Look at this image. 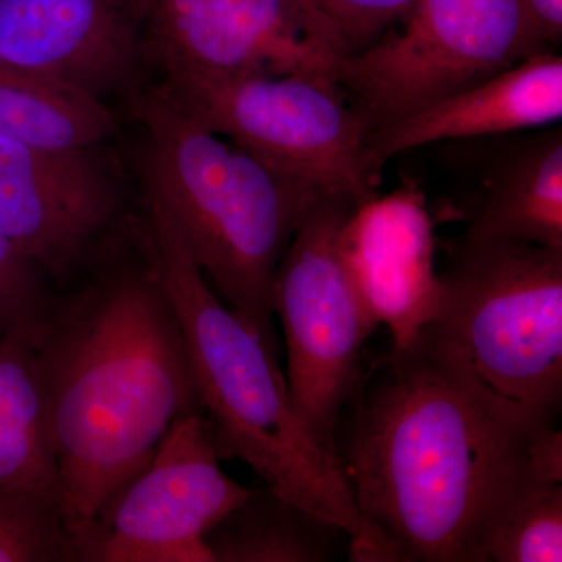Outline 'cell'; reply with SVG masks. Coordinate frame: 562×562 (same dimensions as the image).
<instances>
[{"mask_svg": "<svg viewBox=\"0 0 562 562\" xmlns=\"http://www.w3.org/2000/svg\"><path fill=\"white\" fill-rule=\"evenodd\" d=\"M151 81L211 132L266 165L355 206L379 198L380 173L364 155L368 125L338 81L294 74H184Z\"/></svg>", "mask_w": 562, "mask_h": 562, "instance_id": "8992f818", "label": "cell"}, {"mask_svg": "<svg viewBox=\"0 0 562 562\" xmlns=\"http://www.w3.org/2000/svg\"><path fill=\"white\" fill-rule=\"evenodd\" d=\"M40 325V324H38ZM35 327L0 341V486H57Z\"/></svg>", "mask_w": 562, "mask_h": 562, "instance_id": "ac0fdd59", "label": "cell"}, {"mask_svg": "<svg viewBox=\"0 0 562 562\" xmlns=\"http://www.w3.org/2000/svg\"><path fill=\"white\" fill-rule=\"evenodd\" d=\"M125 106L140 133V184L160 199L221 301L277 351L273 276L299 225L327 194L211 132L155 81Z\"/></svg>", "mask_w": 562, "mask_h": 562, "instance_id": "277c9868", "label": "cell"}, {"mask_svg": "<svg viewBox=\"0 0 562 562\" xmlns=\"http://www.w3.org/2000/svg\"><path fill=\"white\" fill-rule=\"evenodd\" d=\"M149 0H0V65L69 85L98 101L147 81Z\"/></svg>", "mask_w": 562, "mask_h": 562, "instance_id": "7c38bea8", "label": "cell"}, {"mask_svg": "<svg viewBox=\"0 0 562 562\" xmlns=\"http://www.w3.org/2000/svg\"><path fill=\"white\" fill-rule=\"evenodd\" d=\"M202 408L173 422L143 471L72 536L79 562H210L203 538L249 495L222 471Z\"/></svg>", "mask_w": 562, "mask_h": 562, "instance_id": "9c48e42d", "label": "cell"}, {"mask_svg": "<svg viewBox=\"0 0 562 562\" xmlns=\"http://www.w3.org/2000/svg\"><path fill=\"white\" fill-rule=\"evenodd\" d=\"M127 235L36 330L70 538L146 468L173 422L201 408L180 322L132 227L122 247Z\"/></svg>", "mask_w": 562, "mask_h": 562, "instance_id": "7a4b0ae2", "label": "cell"}, {"mask_svg": "<svg viewBox=\"0 0 562 562\" xmlns=\"http://www.w3.org/2000/svg\"><path fill=\"white\" fill-rule=\"evenodd\" d=\"M147 74L310 76L338 81L347 52L306 0H149Z\"/></svg>", "mask_w": 562, "mask_h": 562, "instance_id": "8fae6325", "label": "cell"}, {"mask_svg": "<svg viewBox=\"0 0 562 562\" xmlns=\"http://www.w3.org/2000/svg\"><path fill=\"white\" fill-rule=\"evenodd\" d=\"M203 546L210 562H330L349 560L350 536L266 486L250 490Z\"/></svg>", "mask_w": 562, "mask_h": 562, "instance_id": "2e32d148", "label": "cell"}, {"mask_svg": "<svg viewBox=\"0 0 562 562\" xmlns=\"http://www.w3.org/2000/svg\"><path fill=\"white\" fill-rule=\"evenodd\" d=\"M341 40L347 55L375 43L417 0H306Z\"/></svg>", "mask_w": 562, "mask_h": 562, "instance_id": "7402d4cb", "label": "cell"}, {"mask_svg": "<svg viewBox=\"0 0 562 562\" xmlns=\"http://www.w3.org/2000/svg\"><path fill=\"white\" fill-rule=\"evenodd\" d=\"M487 561H562V482L539 479L524 487L492 532Z\"/></svg>", "mask_w": 562, "mask_h": 562, "instance_id": "ffe728a7", "label": "cell"}, {"mask_svg": "<svg viewBox=\"0 0 562 562\" xmlns=\"http://www.w3.org/2000/svg\"><path fill=\"white\" fill-rule=\"evenodd\" d=\"M132 233L180 322L220 457L246 462L269 490L344 528L349 561H394L358 512L338 457L314 439L292 406L277 351L217 297L165 205L143 184Z\"/></svg>", "mask_w": 562, "mask_h": 562, "instance_id": "3957f363", "label": "cell"}, {"mask_svg": "<svg viewBox=\"0 0 562 562\" xmlns=\"http://www.w3.org/2000/svg\"><path fill=\"white\" fill-rule=\"evenodd\" d=\"M402 21L339 68L369 133L550 50L524 0H417Z\"/></svg>", "mask_w": 562, "mask_h": 562, "instance_id": "52a82bcc", "label": "cell"}, {"mask_svg": "<svg viewBox=\"0 0 562 562\" xmlns=\"http://www.w3.org/2000/svg\"><path fill=\"white\" fill-rule=\"evenodd\" d=\"M121 132L120 114L61 81L0 65V138L52 150L101 146Z\"/></svg>", "mask_w": 562, "mask_h": 562, "instance_id": "e0dca14e", "label": "cell"}, {"mask_svg": "<svg viewBox=\"0 0 562 562\" xmlns=\"http://www.w3.org/2000/svg\"><path fill=\"white\" fill-rule=\"evenodd\" d=\"M72 538L55 487L0 486V562H70Z\"/></svg>", "mask_w": 562, "mask_h": 562, "instance_id": "d6986e66", "label": "cell"}, {"mask_svg": "<svg viewBox=\"0 0 562 562\" xmlns=\"http://www.w3.org/2000/svg\"><path fill=\"white\" fill-rule=\"evenodd\" d=\"M432 325L505 397L560 414L562 249L460 236L438 272Z\"/></svg>", "mask_w": 562, "mask_h": 562, "instance_id": "5b68a950", "label": "cell"}, {"mask_svg": "<svg viewBox=\"0 0 562 562\" xmlns=\"http://www.w3.org/2000/svg\"><path fill=\"white\" fill-rule=\"evenodd\" d=\"M341 246L355 288L372 319L390 331L391 347L409 346L441 306L430 214L420 195L403 190L358 206Z\"/></svg>", "mask_w": 562, "mask_h": 562, "instance_id": "4fadbf2b", "label": "cell"}, {"mask_svg": "<svg viewBox=\"0 0 562 562\" xmlns=\"http://www.w3.org/2000/svg\"><path fill=\"white\" fill-rule=\"evenodd\" d=\"M543 41L557 46L562 40V0H524Z\"/></svg>", "mask_w": 562, "mask_h": 562, "instance_id": "603a6c76", "label": "cell"}, {"mask_svg": "<svg viewBox=\"0 0 562 562\" xmlns=\"http://www.w3.org/2000/svg\"><path fill=\"white\" fill-rule=\"evenodd\" d=\"M47 280L38 266L0 235V341L11 331L46 321L54 305Z\"/></svg>", "mask_w": 562, "mask_h": 562, "instance_id": "44dd1931", "label": "cell"}, {"mask_svg": "<svg viewBox=\"0 0 562 562\" xmlns=\"http://www.w3.org/2000/svg\"><path fill=\"white\" fill-rule=\"evenodd\" d=\"M346 409L335 453L394 562H490L524 487L562 482L558 414L495 391L436 325L362 362Z\"/></svg>", "mask_w": 562, "mask_h": 562, "instance_id": "6da1fadb", "label": "cell"}, {"mask_svg": "<svg viewBox=\"0 0 562 562\" xmlns=\"http://www.w3.org/2000/svg\"><path fill=\"white\" fill-rule=\"evenodd\" d=\"M357 209L331 195L314 203L277 266L271 291L286 342L292 406L331 453L360 380L364 344L379 327L344 260L342 228Z\"/></svg>", "mask_w": 562, "mask_h": 562, "instance_id": "ba28073f", "label": "cell"}, {"mask_svg": "<svg viewBox=\"0 0 562 562\" xmlns=\"http://www.w3.org/2000/svg\"><path fill=\"white\" fill-rule=\"evenodd\" d=\"M127 198L106 144L52 150L0 138V235L49 280L74 279L127 235Z\"/></svg>", "mask_w": 562, "mask_h": 562, "instance_id": "30bf717a", "label": "cell"}, {"mask_svg": "<svg viewBox=\"0 0 562 562\" xmlns=\"http://www.w3.org/2000/svg\"><path fill=\"white\" fill-rule=\"evenodd\" d=\"M562 120V57L532 55L497 76L368 133L364 155L380 173L403 151L442 143L542 131Z\"/></svg>", "mask_w": 562, "mask_h": 562, "instance_id": "5bb4252c", "label": "cell"}, {"mask_svg": "<svg viewBox=\"0 0 562 562\" xmlns=\"http://www.w3.org/2000/svg\"><path fill=\"white\" fill-rule=\"evenodd\" d=\"M462 236L562 249L560 125L508 147L484 180L482 203Z\"/></svg>", "mask_w": 562, "mask_h": 562, "instance_id": "9a60e30c", "label": "cell"}]
</instances>
